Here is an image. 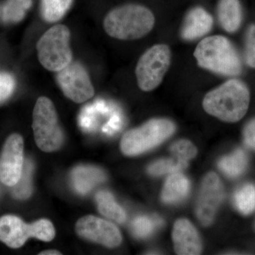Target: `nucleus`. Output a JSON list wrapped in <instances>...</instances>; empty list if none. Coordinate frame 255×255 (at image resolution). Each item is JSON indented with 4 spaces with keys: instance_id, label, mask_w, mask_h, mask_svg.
<instances>
[{
    "instance_id": "1",
    "label": "nucleus",
    "mask_w": 255,
    "mask_h": 255,
    "mask_svg": "<svg viewBox=\"0 0 255 255\" xmlns=\"http://www.w3.org/2000/svg\"><path fill=\"white\" fill-rule=\"evenodd\" d=\"M250 100L251 96L246 84L233 79L209 92L203 100V107L210 115L234 123L246 115Z\"/></svg>"
},
{
    "instance_id": "2",
    "label": "nucleus",
    "mask_w": 255,
    "mask_h": 255,
    "mask_svg": "<svg viewBox=\"0 0 255 255\" xmlns=\"http://www.w3.org/2000/svg\"><path fill=\"white\" fill-rule=\"evenodd\" d=\"M155 17L150 9L142 5L129 4L111 11L104 21L105 31L120 40H135L150 33Z\"/></svg>"
},
{
    "instance_id": "3",
    "label": "nucleus",
    "mask_w": 255,
    "mask_h": 255,
    "mask_svg": "<svg viewBox=\"0 0 255 255\" xmlns=\"http://www.w3.org/2000/svg\"><path fill=\"white\" fill-rule=\"evenodd\" d=\"M198 65L214 73L236 76L241 73L242 63L237 50L226 37L209 36L196 47L194 53Z\"/></svg>"
},
{
    "instance_id": "4",
    "label": "nucleus",
    "mask_w": 255,
    "mask_h": 255,
    "mask_svg": "<svg viewBox=\"0 0 255 255\" xmlns=\"http://www.w3.org/2000/svg\"><path fill=\"white\" fill-rule=\"evenodd\" d=\"M175 126L167 119H152L124 134L121 150L127 156L138 155L162 143L173 134Z\"/></svg>"
},
{
    "instance_id": "5",
    "label": "nucleus",
    "mask_w": 255,
    "mask_h": 255,
    "mask_svg": "<svg viewBox=\"0 0 255 255\" xmlns=\"http://www.w3.org/2000/svg\"><path fill=\"white\" fill-rule=\"evenodd\" d=\"M32 128L36 145L43 152H54L61 147L63 131L54 105L47 97H41L37 100L33 109Z\"/></svg>"
},
{
    "instance_id": "6",
    "label": "nucleus",
    "mask_w": 255,
    "mask_h": 255,
    "mask_svg": "<svg viewBox=\"0 0 255 255\" xmlns=\"http://www.w3.org/2000/svg\"><path fill=\"white\" fill-rule=\"evenodd\" d=\"M70 33L64 25H55L41 36L37 43L38 60L47 70L59 72L72 62Z\"/></svg>"
},
{
    "instance_id": "7",
    "label": "nucleus",
    "mask_w": 255,
    "mask_h": 255,
    "mask_svg": "<svg viewBox=\"0 0 255 255\" xmlns=\"http://www.w3.org/2000/svg\"><path fill=\"white\" fill-rule=\"evenodd\" d=\"M55 236L54 226L47 219L27 224L12 215L0 218V241L11 248H21L30 238L49 242Z\"/></svg>"
},
{
    "instance_id": "8",
    "label": "nucleus",
    "mask_w": 255,
    "mask_h": 255,
    "mask_svg": "<svg viewBox=\"0 0 255 255\" xmlns=\"http://www.w3.org/2000/svg\"><path fill=\"white\" fill-rule=\"evenodd\" d=\"M170 63L171 52L167 45H155L146 50L135 68L137 85L142 91H152L160 85Z\"/></svg>"
},
{
    "instance_id": "9",
    "label": "nucleus",
    "mask_w": 255,
    "mask_h": 255,
    "mask_svg": "<svg viewBox=\"0 0 255 255\" xmlns=\"http://www.w3.org/2000/svg\"><path fill=\"white\" fill-rule=\"evenodd\" d=\"M57 80L64 95L75 103H82L95 95L88 73L81 64L70 63L58 72Z\"/></svg>"
},
{
    "instance_id": "10",
    "label": "nucleus",
    "mask_w": 255,
    "mask_h": 255,
    "mask_svg": "<svg viewBox=\"0 0 255 255\" xmlns=\"http://www.w3.org/2000/svg\"><path fill=\"white\" fill-rule=\"evenodd\" d=\"M23 140L19 134L10 135L0 153V181L7 187H14L22 174Z\"/></svg>"
},
{
    "instance_id": "11",
    "label": "nucleus",
    "mask_w": 255,
    "mask_h": 255,
    "mask_svg": "<svg viewBox=\"0 0 255 255\" xmlns=\"http://www.w3.org/2000/svg\"><path fill=\"white\" fill-rule=\"evenodd\" d=\"M75 231L80 237L108 248L118 247L122 242V234L115 225L94 216L79 219Z\"/></svg>"
},
{
    "instance_id": "12",
    "label": "nucleus",
    "mask_w": 255,
    "mask_h": 255,
    "mask_svg": "<svg viewBox=\"0 0 255 255\" xmlns=\"http://www.w3.org/2000/svg\"><path fill=\"white\" fill-rule=\"evenodd\" d=\"M223 198L222 183L217 174L210 172L203 180L196 206V216L204 226L212 223Z\"/></svg>"
},
{
    "instance_id": "13",
    "label": "nucleus",
    "mask_w": 255,
    "mask_h": 255,
    "mask_svg": "<svg viewBox=\"0 0 255 255\" xmlns=\"http://www.w3.org/2000/svg\"><path fill=\"white\" fill-rule=\"evenodd\" d=\"M172 239L177 255H199L202 250L197 231L187 220L179 219L174 223Z\"/></svg>"
},
{
    "instance_id": "14",
    "label": "nucleus",
    "mask_w": 255,
    "mask_h": 255,
    "mask_svg": "<svg viewBox=\"0 0 255 255\" xmlns=\"http://www.w3.org/2000/svg\"><path fill=\"white\" fill-rule=\"evenodd\" d=\"M212 16L201 7L194 8L187 14L181 35L184 39L194 40L207 34L213 26Z\"/></svg>"
},
{
    "instance_id": "15",
    "label": "nucleus",
    "mask_w": 255,
    "mask_h": 255,
    "mask_svg": "<svg viewBox=\"0 0 255 255\" xmlns=\"http://www.w3.org/2000/svg\"><path fill=\"white\" fill-rule=\"evenodd\" d=\"M105 172L92 166H79L74 169L72 181L75 190L82 194H87L96 186L105 182Z\"/></svg>"
},
{
    "instance_id": "16",
    "label": "nucleus",
    "mask_w": 255,
    "mask_h": 255,
    "mask_svg": "<svg viewBox=\"0 0 255 255\" xmlns=\"http://www.w3.org/2000/svg\"><path fill=\"white\" fill-rule=\"evenodd\" d=\"M218 16L222 27L229 33L237 31L241 26L243 12L239 0H220Z\"/></svg>"
},
{
    "instance_id": "17",
    "label": "nucleus",
    "mask_w": 255,
    "mask_h": 255,
    "mask_svg": "<svg viewBox=\"0 0 255 255\" xmlns=\"http://www.w3.org/2000/svg\"><path fill=\"white\" fill-rule=\"evenodd\" d=\"M190 183L182 174L173 173L169 176L162 191V200L166 204H176L183 200L189 193Z\"/></svg>"
},
{
    "instance_id": "18",
    "label": "nucleus",
    "mask_w": 255,
    "mask_h": 255,
    "mask_svg": "<svg viewBox=\"0 0 255 255\" xmlns=\"http://www.w3.org/2000/svg\"><path fill=\"white\" fill-rule=\"evenodd\" d=\"M98 209L101 214L119 223L126 221L125 211L117 204L114 196L108 191H100L96 196Z\"/></svg>"
},
{
    "instance_id": "19",
    "label": "nucleus",
    "mask_w": 255,
    "mask_h": 255,
    "mask_svg": "<svg viewBox=\"0 0 255 255\" xmlns=\"http://www.w3.org/2000/svg\"><path fill=\"white\" fill-rule=\"evenodd\" d=\"M248 159L243 150H237L231 155L223 157L219 162L221 172L228 177H239L245 172L248 166Z\"/></svg>"
},
{
    "instance_id": "20",
    "label": "nucleus",
    "mask_w": 255,
    "mask_h": 255,
    "mask_svg": "<svg viewBox=\"0 0 255 255\" xmlns=\"http://www.w3.org/2000/svg\"><path fill=\"white\" fill-rule=\"evenodd\" d=\"M73 0H42L41 14L48 22L59 21L71 6Z\"/></svg>"
},
{
    "instance_id": "21",
    "label": "nucleus",
    "mask_w": 255,
    "mask_h": 255,
    "mask_svg": "<svg viewBox=\"0 0 255 255\" xmlns=\"http://www.w3.org/2000/svg\"><path fill=\"white\" fill-rule=\"evenodd\" d=\"M31 4L32 0H8L3 7V20L6 22H18L24 17Z\"/></svg>"
},
{
    "instance_id": "22",
    "label": "nucleus",
    "mask_w": 255,
    "mask_h": 255,
    "mask_svg": "<svg viewBox=\"0 0 255 255\" xmlns=\"http://www.w3.org/2000/svg\"><path fill=\"white\" fill-rule=\"evenodd\" d=\"M235 204L243 214H251L255 209V188L251 184L243 186L236 191Z\"/></svg>"
},
{
    "instance_id": "23",
    "label": "nucleus",
    "mask_w": 255,
    "mask_h": 255,
    "mask_svg": "<svg viewBox=\"0 0 255 255\" xmlns=\"http://www.w3.org/2000/svg\"><path fill=\"white\" fill-rule=\"evenodd\" d=\"M187 162L177 157L156 161L147 168L148 173L152 176H161L166 174L176 173L187 167Z\"/></svg>"
},
{
    "instance_id": "24",
    "label": "nucleus",
    "mask_w": 255,
    "mask_h": 255,
    "mask_svg": "<svg viewBox=\"0 0 255 255\" xmlns=\"http://www.w3.org/2000/svg\"><path fill=\"white\" fill-rule=\"evenodd\" d=\"M33 165L30 159H26L23 164L22 174L17 184L14 186L13 194L16 199H26L32 193V175Z\"/></svg>"
},
{
    "instance_id": "25",
    "label": "nucleus",
    "mask_w": 255,
    "mask_h": 255,
    "mask_svg": "<svg viewBox=\"0 0 255 255\" xmlns=\"http://www.w3.org/2000/svg\"><path fill=\"white\" fill-rule=\"evenodd\" d=\"M162 224V221L159 218L151 219L147 216H140L132 221V232L137 238H147L153 233L156 227Z\"/></svg>"
},
{
    "instance_id": "26",
    "label": "nucleus",
    "mask_w": 255,
    "mask_h": 255,
    "mask_svg": "<svg viewBox=\"0 0 255 255\" xmlns=\"http://www.w3.org/2000/svg\"><path fill=\"white\" fill-rule=\"evenodd\" d=\"M170 151L173 157L185 162L194 158L197 154L195 146L187 140H181L174 142L171 146Z\"/></svg>"
},
{
    "instance_id": "27",
    "label": "nucleus",
    "mask_w": 255,
    "mask_h": 255,
    "mask_svg": "<svg viewBox=\"0 0 255 255\" xmlns=\"http://www.w3.org/2000/svg\"><path fill=\"white\" fill-rule=\"evenodd\" d=\"M246 60L250 67L255 68V25L250 26L247 32Z\"/></svg>"
},
{
    "instance_id": "28",
    "label": "nucleus",
    "mask_w": 255,
    "mask_h": 255,
    "mask_svg": "<svg viewBox=\"0 0 255 255\" xmlns=\"http://www.w3.org/2000/svg\"><path fill=\"white\" fill-rule=\"evenodd\" d=\"M15 80L7 73H0V103L12 95L15 88Z\"/></svg>"
},
{
    "instance_id": "29",
    "label": "nucleus",
    "mask_w": 255,
    "mask_h": 255,
    "mask_svg": "<svg viewBox=\"0 0 255 255\" xmlns=\"http://www.w3.org/2000/svg\"><path fill=\"white\" fill-rule=\"evenodd\" d=\"M243 135L247 146L255 150V119L246 126Z\"/></svg>"
},
{
    "instance_id": "30",
    "label": "nucleus",
    "mask_w": 255,
    "mask_h": 255,
    "mask_svg": "<svg viewBox=\"0 0 255 255\" xmlns=\"http://www.w3.org/2000/svg\"><path fill=\"white\" fill-rule=\"evenodd\" d=\"M39 255H60L61 253L60 252L57 251H53V250H50V251H46L41 252L40 253Z\"/></svg>"
}]
</instances>
